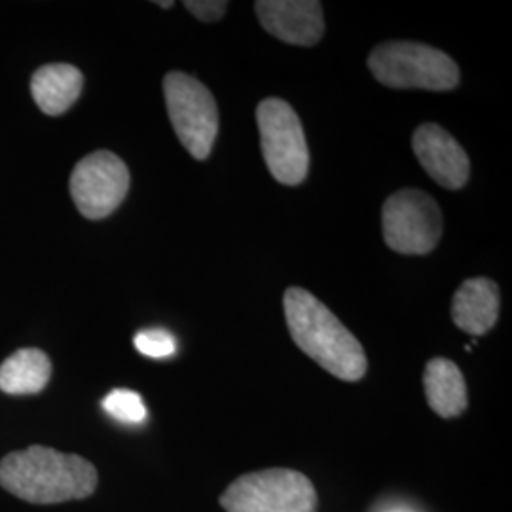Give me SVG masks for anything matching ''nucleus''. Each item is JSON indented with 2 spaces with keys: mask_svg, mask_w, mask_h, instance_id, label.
<instances>
[{
  "mask_svg": "<svg viewBox=\"0 0 512 512\" xmlns=\"http://www.w3.org/2000/svg\"><path fill=\"white\" fill-rule=\"evenodd\" d=\"M283 308L294 344L317 365L344 382H359L365 376V349L323 302L306 289L291 287Z\"/></svg>",
  "mask_w": 512,
  "mask_h": 512,
  "instance_id": "obj_1",
  "label": "nucleus"
},
{
  "mask_svg": "<svg viewBox=\"0 0 512 512\" xmlns=\"http://www.w3.org/2000/svg\"><path fill=\"white\" fill-rule=\"evenodd\" d=\"M97 480L88 459L46 446H31L0 461V486L38 505L86 499L95 492Z\"/></svg>",
  "mask_w": 512,
  "mask_h": 512,
  "instance_id": "obj_2",
  "label": "nucleus"
},
{
  "mask_svg": "<svg viewBox=\"0 0 512 512\" xmlns=\"http://www.w3.org/2000/svg\"><path fill=\"white\" fill-rule=\"evenodd\" d=\"M368 69L395 90L448 92L459 84V69L450 55L420 42H384L372 50Z\"/></svg>",
  "mask_w": 512,
  "mask_h": 512,
  "instance_id": "obj_3",
  "label": "nucleus"
},
{
  "mask_svg": "<svg viewBox=\"0 0 512 512\" xmlns=\"http://www.w3.org/2000/svg\"><path fill=\"white\" fill-rule=\"evenodd\" d=\"M226 512H315L317 490L310 478L275 467L236 478L220 495Z\"/></svg>",
  "mask_w": 512,
  "mask_h": 512,
  "instance_id": "obj_4",
  "label": "nucleus"
},
{
  "mask_svg": "<svg viewBox=\"0 0 512 512\" xmlns=\"http://www.w3.org/2000/svg\"><path fill=\"white\" fill-rule=\"evenodd\" d=\"M260 147L277 183H304L310 169V150L302 122L293 107L277 97L260 101L256 109Z\"/></svg>",
  "mask_w": 512,
  "mask_h": 512,
  "instance_id": "obj_5",
  "label": "nucleus"
},
{
  "mask_svg": "<svg viewBox=\"0 0 512 512\" xmlns=\"http://www.w3.org/2000/svg\"><path fill=\"white\" fill-rule=\"evenodd\" d=\"M165 105L173 129L192 158L207 160L217 133L219 109L213 93L190 74L169 73L164 78Z\"/></svg>",
  "mask_w": 512,
  "mask_h": 512,
  "instance_id": "obj_6",
  "label": "nucleus"
},
{
  "mask_svg": "<svg viewBox=\"0 0 512 512\" xmlns=\"http://www.w3.org/2000/svg\"><path fill=\"white\" fill-rule=\"evenodd\" d=\"M385 243L401 255H429L442 236L439 203L418 188H404L382 209Z\"/></svg>",
  "mask_w": 512,
  "mask_h": 512,
  "instance_id": "obj_7",
  "label": "nucleus"
},
{
  "mask_svg": "<svg viewBox=\"0 0 512 512\" xmlns=\"http://www.w3.org/2000/svg\"><path fill=\"white\" fill-rule=\"evenodd\" d=\"M128 190V165L109 150L82 158L71 175V196L86 219L109 217L124 202Z\"/></svg>",
  "mask_w": 512,
  "mask_h": 512,
  "instance_id": "obj_8",
  "label": "nucleus"
},
{
  "mask_svg": "<svg viewBox=\"0 0 512 512\" xmlns=\"http://www.w3.org/2000/svg\"><path fill=\"white\" fill-rule=\"evenodd\" d=\"M256 16L275 38L294 46H313L325 33L323 6L317 0H258Z\"/></svg>",
  "mask_w": 512,
  "mask_h": 512,
  "instance_id": "obj_9",
  "label": "nucleus"
},
{
  "mask_svg": "<svg viewBox=\"0 0 512 512\" xmlns=\"http://www.w3.org/2000/svg\"><path fill=\"white\" fill-rule=\"evenodd\" d=\"M412 148L435 183L448 190L465 186L471 173L469 156L446 129L437 124H421L414 131Z\"/></svg>",
  "mask_w": 512,
  "mask_h": 512,
  "instance_id": "obj_10",
  "label": "nucleus"
},
{
  "mask_svg": "<svg viewBox=\"0 0 512 512\" xmlns=\"http://www.w3.org/2000/svg\"><path fill=\"white\" fill-rule=\"evenodd\" d=\"M499 317V289L492 279L475 277L459 287L452 300V319L458 329L482 336L494 329Z\"/></svg>",
  "mask_w": 512,
  "mask_h": 512,
  "instance_id": "obj_11",
  "label": "nucleus"
},
{
  "mask_svg": "<svg viewBox=\"0 0 512 512\" xmlns=\"http://www.w3.org/2000/svg\"><path fill=\"white\" fill-rule=\"evenodd\" d=\"M423 387L427 403L440 418L450 420L465 412L469 403L467 385L459 366L454 361L444 357L431 359L425 366Z\"/></svg>",
  "mask_w": 512,
  "mask_h": 512,
  "instance_id": "obj_12",
  "label": "nucleus"
},
{
  "mask_svg": "<svg viewBox=\"0 0 512 512\" xmlns=\"http://www.w3.org/2000/svg\"><path fill=\"white\" fill-rule=\"evenodd\" d=\"M84 76L67 63L44 65L31 80V92L38 109L48 116H59L73 107L82 93Z\"/></svg>",
  "mask_w": 512,
  "mask_h": 512,
  "instance_id": "obj_13",
  "label": "nucleus"
},
{
  "mask_svg": "<svg viewBox=\"0 0 512 512\" xmlns=\"http://www.w3.org/2000/svg\"><path fill=\"white\" fill-rule=\"evenodd\" d=\"M52 376V363L44 351L19 349L0 365V389L8 395L40 393Z\"/></svg>",
  "mask_w": 512,
  "mask_h": 512,
  "instance_id": "obj_14",
  "label": "nucleus"
},
{
  "mask_svg": "<svg viewBox=\"0 0 512 512\" xmlns=\"http://www.w3.org/2000/svg\"><path fill=\"white\" fill-rule=\"evenodd\" d=\"M103 410L122 423H141L147 418L143 397L129 389H114L103 399Z\"/></svg>",
  "mask_w": 512,
  "mask_h": 512,
  "instance_id": "obj_15",
  "label": "nucleus"
},
{
  "mask_svg": "<svg viewBox=\"0 0 512 512\" xmlns=\"http://www.w3.org/2000/svg\"><path fill=\"white\" fill-rule=\"evenodd\" d=\"M133 344L139 353H143L150 359H165V357L175 355V351H177L175 336L164 329L141 330L135 336Z\"/></svg>",
  "mask_w": 512,
  "mask_h": 512,
  "instance_id": "obj_16",
  "label": "nucleus"
},
{
  "mask_svg": "<svg viewBox=\"0 0 512 512\" xmlns=\"http://www.w3.org/2000/svg\"><path fill=\"white\" fill-rule=\"evenodd\" d=\"M184 6L192 16H196L205 23H211V21H219L226 14L228 2H224V0H188V2H184Z\"/></svg>",
  "mask_w": 512,
  "mask_h": 512,
  "instance_id": "obj_17",
  "label": "nucleus"
},
{
  "mask_svg": "<svg viewBox=\"0 0 512 512\" xmlns=\"http://www.w3.org/2000/svg\"><path fill=\"white\" fill-rule=\"evenodd\" d=\"M156 4L162 6V8H173V2H169V0L167 2H156Z\"/></svg>",
  "mask_w": 512,
  "mask_h": 512,
  "instance_id": "obj_18",
  "label": "nucleus"
},
{
  "mask_svg": "<svg viewBox=\"0 0 512 512\" xmlns=\"http://www.w3.org/2000/svg\"><path fill=\"white\" fill-rule=\"evenodd\" d=\"M391 512H408V511H391Z\"/></svg>",
  "mask_w": 512,
  "mask_h": 512,
  "instance_id": "obj_19",
  "label": "nucleus"
}]
</instances>
